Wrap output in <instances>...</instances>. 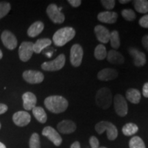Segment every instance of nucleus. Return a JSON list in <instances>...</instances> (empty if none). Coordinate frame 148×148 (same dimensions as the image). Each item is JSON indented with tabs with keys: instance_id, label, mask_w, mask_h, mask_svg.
I'll list each match as a JSON object with an SVG mask.
<instances>
[{
	"instance_id": "nucleus-45",
	"label": "nucleus",
	"mask_w": 148,
	"mask_h": 148,
	"mask_svg": "<svg viewBox=\"0 0 148 148\" xmlns=\"http://www.w3.org/2000/svg\"><path fill=\"white\" fill-rule=\"evenodd\" d=\"M1 123H0V129H1Z\"/></svg>"
},
{
	"instance_id": "nucleus-11",
	"label": "nucleus",
	"mask_w": 148,
	"mask_h": 148,
	"mask_svg": "<svg viewBox=\"0 0 148 148\" xmlns=\"http://www.w3.org/2000/svg\"><path fill=\"white\" fill-rule=\"evenodd\" d=\"M42 134L51 140L56 146H60L62 142V137L54 128L51 126L44 127L42 131Z\"/></svg>"
},
{
	"instance_id": "nucleus-24",
	"label": "nucleus",
	"mask_w": 148,
	"mask_h": 148,
	"mask_svg": "<svg viewBox=\"0 0 148 148\" xmlns=\"http://www.w3.org/2000/svg\"><path fill=\"white\" fill-rule=\"evenodd\" d=\"M32 113L34 117L38 122L41 123H45L47 121V116L45 111L42 107L36 106L32 109Z\"/></svg>"
},
{
	"instance_id": "nucleus-38",
	"label": "nucleus",
	"mask_w": 148,
	"mask_h": 148,
	"mask_svg": "<svg viewBox=\"0 0 148 148\" xmlns=\"http://www.w3.org/2000/svg\"><path fill=\"white\" fill-rule=\"evenodd\" d=\"M143 95L145 97H148V82L145 83L143 85Z\"/></svg>"
},
{
	"instance_id": "nucleus-37",
	"label": "nucleus",
	"mask_w": 148,
	"mask_h": 148,
	"mask_svg": "<svg viewBox=\"0 0 148 148\" xmlns=\"http://www.w3.org/2000/svg\"><path fill=\"white\" fill-rule=\"evenodd\" d=\"M142 44L143 47L148 51V35H145L142 38Z\"/></svg>"
},
{
	"instance_id": "nucleus-42",
	"label": "nucleus",
	"mask_w": 148,
	"mask_h": 148,
	"mask_svg": "<svg viewBox=\"0 0 148 148\" xmlns=\"http://www.w3.org/2000/svg\"><path fill=\"white\" fill-rule=\"evenodd\" d=\"M0 148H6V147H5L4 144L1 143V142H0Z\"/></svg>"
},
{
	"instance_id": "nucleus-5",
	"label": "nucleus",
	"mask_w": 148,
	"mask_h": 148,
	"mask_svg": "<svg viewBox=\"0 0 148 148\" xmlns=\"http://www.w3.org/2000/svg\"><path fill=\"white\" fill-rule=\"evenodd\" d=\"M66 61L65 56L61 53L54 60L45 62L41 64V68L47 71H56L60 70L64 66Z\"/></svg>"
},
{
	"instance_id": "nucleus-34",
	"label": "nucleus",
	"mask_w": 148,
	"mask_h": 148,
	"mask_svg": "<svg viewBox=\"0 0 148 148\" xmlns=\"http://www.w3.org/2000/svg\"><path fill=\"white\" fill-rule=\"evenodd\" d=\"M89 143L91 148H99V140L95 136H90L89 138Z\"/></svg>"
},
{
	"instance_id": "nucleus-18",
	"label": "nucleus",
	"mask_w": 148,
	"mask_h": 148,
	"mask_svg": "<svg viewBox=\"0 0 148 148\" xmlns=\"http://www.w3.org/2000/svg\"><path fill=\"white\" fill-rule=\"evenodd\" d=\"M118 77V72L112 68H106L98 72V79L102 81L113 80Z\"/></svg>"
},
{
	"instance_id": "nucleus-9",
	"label": "nucleus",
	"mask_w": 148,
	"mask_h": 148,
	"mask_svg": "<svg viewBox=\"0 0 148 148\" xmlns=\"http://www.w3.org/2000/svg\"><path fill=\"white\" fill-rule=\"evenodd\" d=\"M114 106L116 114L120 116H125L128 111L127 103L125 98L120 94H117L114 98Z\"/></svg>"
},
{
	"instance_id": "nucleus-22",
	"label": "nucleus",
	"mask_w": 148,
	"mask_h": 148,
	"mask_svg": "<svg viewBox=\"0 0 148 148\" xmlns=\"http://www.w3.org/2000/svg\"><path fill=\"white\" fill-rule=\"evenodd\" d=\"M125 96H126L127 100L134 104L139 103L140 98H141L140 91L136 88H130L127 90Z\"/></svg>"
},
{
	"instance_id": "nucleus-43",
	"label": "nucleus",
	"mask_w": 148,
	"mask_h": 148,
	"mask_svg": "<svg viewBox=\"0 0 148 148\" xmlns=\"http://www.w3.org/2000/svg\"><path fill=\"white\" fill-rule=\"evenodd\" d=\"M2 57H3V53H2V52H1V49H0V59L2 58Z\"/></svg>"
},
{
	"instance_id": "nucleus-44",
	"label": "nucleus",
	"mask_w": 148,
	"mask_h": 148,
	"mask_svg": "<svg viewBox=\"0 0 148 148\" xmlns=\"http://www.w3.org/2000/svg\"><path fill=\"white\" fill-rule=\"evenodd\" d=\"M99 148H107V147H99Z\"/></svg>"
},
{
	"instance_id": "nucleus-1",
	"label": "nucleus",
	"mask_w": 148,
	"mask_h": 148,
	"mask_svg": "<svg viewBox=\"0 0 148 148\" xmlns=\"http://www.w3.org/2000/svg\"><path fill=\"white\" fill-rule=\"evenodd\" d=\"M44 103L48 110L55 114L64 112L69 106L67 100L60 95L49 96L45 99Z\"/></svg>"
},
{
	"instance_id": "nucleus-14",
	"label": "nucleus",
	"mask_w": 148,
	"mask_h": 148,
	"mask_svg": "<svg viewBox=\"0 0 148 148\" xmlns=\"http://www.w3.org/2000/svg\"><path fill=\"white\" fill-rule=\"evenodd\" d=\"M94 32L97 40L102 43H107L110 40V32L106 27L101 25H96L94 29Z\"/></svg>"
},
{
	"instance_id": "nucleus-27",
	"label": "nucleus",
	"mask_w": 148,
	"mask_h": 148,
	"mask_svg": "<svg viewBox=\"0 0 148 148\" xmlns=\"http://www.w3.org/2000/svg\"><path fill=\"white\" fill-rule=\"evenodd\" d=\"M94 56H95V58L99 60H102L106 58L107 56L106 47L101 44L98 45L94 51Z\"/></svg>"
},
{
	"instance_id": "nucleus-13",
	"label": "nucleus",
	"mask_w": 148,
	"mask_h": 148,
	"mask_svg": "<svg viewBox=\"0 0 148 148\" xmlns=\"http://www.w3.org/2000/svg\"><path fill=\"white\" fill-rule=\"evenodd\" d=\"M1 38L3 45L7 49H10V50L15 49L16 45H17V40H16L15 36L12 32L8 30L3 31L1 34Z\"/></svg>"
},
{
	"instance_id": "nucleus-4",
	"label": "nucleus",
	"mask_w": 148,
	"mask_h": 148,
	"mask_svg": "<svg viewBox=\"0 0 148 148\" xmlns=\"http://www.w3.org/2000/svg\"><path fill=\"white\" fill-rule=\"evenodd\" d=\"M95 129L98 134H101L103 132H107V137L108 140H114L118 136V130L115 125L110 122L102 121L95 125Z\"/></svg>"
},
{
	"instance_id": "nucleus-20",
	"label": "nucleus",
	"mask_w": 148,
	"mask_h": 148,
	"mask_svg": "<svg viewBox=\"0 0 148 148\" xmlns=\"http://www.w3.org/2000/svg\"><path fill=\"white\" fill-rule=\"evenodd\" d=\"M44 29V24L42 21H38L34 22V23H32V25L29 26V27L27 29V35L29 37H36L38 36V34H40V33L42 32Z\"/></svg>"
},
{
	"instance_id": "nucleus-33",
	"label": "nucleus",
	"mask_w": 148,
	"mask_h": 148,
	"mask_svg": "<svg viewBox=\"0 0 148 148\" xmlns=\"http://www.w3.org/2000/svg\"><path fill=\"white\" fill-rule=\"evenodd\" d=\"M101 3L106 8L107 10H112L115 5V1L114 0H101Z\"/></svg>"
},
{
	"instance_id": "nucleus-39",
	"label": "nucleus",
	"mask_w": 148,
	"mask_h": 148,
	"mask_svg": "<svg viewBox=\"0 0 148 148\" xmlns=\"http://www.w3.org/2000/svg\"><path fill=\"white\" fill-rule=\"evenodd\" d=\"M8 110V106L4 103H0V114L5 113Z\"/></svg>"
},
{
	"instance_id": "nucleus-3",
	"label": "nucleus",
	"mask_w": 148,
	"mask_h": 148,
	"mask_svg": "<svg viewBox=\"0 0 148 148\" xmlns=\"http://www.w3.org/2000/svg\"><path fill=\"white\" fill-rule=\"evenodd\" d=\"M112 92L108 88H101L97 90L95 96V102L102 109H108L112 103Z\"/></svg>"
},
{
	"instance_id": "nucleus-2",
	"label": "nucleus",
	"mask_w": 148,
	"mask_h": 148,
	"mask_svg": "<svg viewBox=\"0 0 148 148\" xmlns=\"http://www.w3.org/2000/svg\"><path fill=\"white\" fill-rule=\"evenodd\" d=\"M75 35V29L71 27H64L59 29L53 36V42L57 47H62L73 39Z\"/></svg>"
},
{
	"instance_id": "nucleus-25",
	"label": "nucleus",
	"mask_w": 148,
	"mask_h": 148,
	"mask_svg": "<svg viewBox=\"0 0 148 148\" xmlns=\"http://www.w3.org/2000/svg\"><path fill=\"white\" fill-rule=\"evenodd\" d=\"M135 10L139 13H147L148 1L147 0H135L133 1Z\"/></svg>"
},
{
	"instance_id": "nucleus-16",
	"label": "nucleus",
	"mask_w": 148,
	"mask_h": 148,
	"mask_svg": "<svg viewBox=\"0 0 148 148\" xmlns=\"http://www.w3.org/2000/svg\"><path fill=\"white\" fill-rule=\"evenodd\" d=\"M23 103V106L25 110H32V109L36 107L37 99L36 95L31 92H26L22 96Z\"/></svg>"
},
{
	"instance_id": "nucleus-8",
	"label": "nucleus",
	"mask_w": 148,
	"mask_h": 148,
	"mask_svg": "<svg viewBox=\"0 0 148 148\" xmlns=\"http://www.w3.org/2000/svg\"><path fill=\"white\" fill-rule=\"evenodd\" d=\"M34 43L32 42H23L18 48V56L20 60L23 62H27L31 58L34 53L33 50Z\"/></svg>"
},
{
	"instance_id": "nucleus-36",
	"label": "nucleus",
	"mask_w": 148,
	"mask_h": 148,
	"mask_svg": "<svg viewBox=\"0 0 148 148\" xmlns=\"http://www.w3.org/2000/svg\"><path fill=\"white\" fill-rule=\"evenodd\" d=\"M68 2L73 8H77V7H79L81 5L82 1L81 0H68Z\"/></svg>"
},
{
	"instance_id": "nucleus-29",
	"label": "nucleus",
	"mask_w": 148,
	"mask_h": 148,
	"mask_svg": "<svg viewBox=\"0 0 148 148\" xmlns=\"http://www.w3.org/2000/svg\"><path fill=\"white\" fill-rule=\"evenodd\" d=\"M109 41H110L111 47H113L114 49H118L119 47L120 38L119 32L117 31L114 30L110 33V40Z\"/></svg>"
},
{
	"instance_id": "nucleus-41",
	"label": "nucleus",
	"mask_w": 148,
	"mask_h": 148,
	"mask_svg": "<svg viewBox=\"0 0 148 148\" xmlns=\"http://www.w3.org/2000/svg\"><path fill=\"white\" fill-rule=\"evenodd\" d=\"M130 1H129V0H120L119 3H129Z\"/></svg>"
},
{
	"instance_id": "nucleus-32",
	"label": "nucleus",
	"mask_w": 148,
	"mask_h": 148,
	"mask_svg": "<svg viewBox=\"0 0 148 148\" xmlns=\"http://www.w3.org/2000/svg\"><path fill=\"white\" fill-rule=\"evenodd\" d=\"M11 9L10 4L8 2H0V18L7 15Z\"/></svg>"
},
{
	"instance_id": "nucleus-10",
	"label": "nucleus",
	"mask_w": 148,
	"mask_h": 148,
	"mask_svg": "<svg viewBox=\"0 0 148 148\" xmlns=\"http://www.w3.org/2000/svg\"><path fill=\"white\" fill-rule=\"evenodd\" d=\"M23 77L29 84H39L44 79V75L42 72L34 70H27L23 73Z\"/></svg>"
},
{
	"instance_id": "nucleus-35",
	"label": "nucleus",
	"mask_w": 148,
	"mask_h": 148,
	"mask_svg": "<svg viewBox=\"0 0 148 148\" xmlns=\"http://www.w3.org/2000/svg\"><path fill=\"white\" fill-rule=\"evenodd\" d=\"M138 23L142 27L148 28V14H145L139 19Z\"/></svg>"
},
{
	"instance_id": "nucleus-12",
	"label": "nucleus",
	"mask_w": 148,
	"mask_h": 148,
	"mask_svg": "<svg viewBox=\"0 0 148 148\" xmlns=\"http://www.w3.org/2000/svg\"><path fill=\"white\" fill-rule=\"evenodd\" d=\"M12 120L16 125L23 127L29 124L31 121V116L26 111H18L13 114Z\"/></svg>"
},
{
	"instance_id": "nucleus-7",
	"label": "nucleus",
	"mask_w": 148,
	"mask_h": 148,
	"mask_svg": "<svg viewBox=\"0 0 148 148\" xmlns=\"http://www.w3.org/2000/svg\"><path fill=\"white\" fill-rule=\"evenodd\" d=\"M60 9L54 3L49 5L47 8V15L54 23H62L65 19V16L60 12Z\"/></svg>"
},
{
	"instance_id": "nucleus-30",
	"label": "nucleus",
	"mask_w": 148,
	"mask_h": 148,
	"mask_svg": "<svg viewBox=\"0 0 148 148\" xmlns=\"http://www.w3.org/2000/svg\"><path fill=\"white\" fill-rule=\"evenodd\" d=\"M29 148H40V142L39 135L37 133H33L29 138Z\"/></svg>"
},
{
	"instance_id": "nucleus-31",
	"label": "nucleus",
	"mask_w": 148,
	"mask_h": 148,
	"mask_svg": "<svg viewBox=\"0 0 148 148\" xmlns=\"http://www.w3.org/2000/svg\"><path fill=\"white\" fill-rule=\"evenodd\" d=\"M121 15L126 21H132L136 18V14L131 9H124L121 11Z\"/></svg>"
},
{
	"instance_id": "nucleus-6",
	"label": "nucleus",
	"mask_w": 148,
	"mask_h": 148,
	"mask_svg": "<svg viewBox=\"0 0 148 148\" xmlns=\"http://www.w3.org/2000/svg\"><path fill=\"white\" fill-rule=\"evenodd\" d=\"M83 49L79 44H75L72 46L70 51V62L72 66L77 67L82 63L83 58Z\"/></svg>"
},
{
	"instance_id": "nucleus-40",
	"label": "nucleus",
	"mask_w": 148,
	"mask_h": 148,
	"mask_svg": "<svg viewBox=\"0 0 148 148\" xmlns=\"http://www.w3.org/2000/svg\"><path fill=\"white\" fill-rule=\"evenodd\" d=\"M70 148H81L80 147V143L78 141H75L74 143L71 145Z\"/></svg>"
},
{
	"instance_id": "nucleus-28",
	"label": "nucleus",
	"mask_w": 148,
	"mask_h": 148,
	"mask_svg": "<svg viewBox=\"0 0 148 148\" xmlns=\"http://www.w3.org/2000/svg\"><path fill=\"white\" fill-rule=\"evenodd\" d=\"M130 148H146L143 140L139 136H135L131 138L129 142Z\"/></svg>"
},
{
	"instance_id": "nucleus-15",
	"label": "nucleus",
	"mask_w": 148,
	"mask_h": 148,
	"mask_svg": "<svg viewBox=\"0 0 148 148\" xmlns=\"http://www.w3.org/2000/svg\"><path fill=\"white\" fill-rule=\"evenodd\" d=\"M57 129L62 134H71L75 131L76 125L71 120H63L57 125Z\"/></svg>"
},
{
	"instance_id": "nucleus-26",
	"label": "nucleus",
	"mask_w": 148,
	"mask_h": 148,
	"mask_svg": "<svg viewBox=\"0 0 148 148\" xmlns=\"http://www.w3.org/2000/svg\"><path fill=\"white\" fill-rule=\"evenodd\" d=\"M138 127L135 123H126L122 127V132L125 136H132L138 132Z\"/></svg>"
},
{
	"instance_id": "nucleus-17",
	"label": "nucleus",
	"mask_w": 148,
	"mask_h": 148,
	"mask_svg": "<svg viewBox=\"0 0 148 148\" xmlns=\"http://www.w3.org/2000/svg\"><path fill=\"white\" fill-rule=\"evenodd\" d=\"M129 52L134 59V64L135 66L140 67V66L145 65L146 63V56L145 53L138 51L135 48H130Z\"/></svg>"
},
{
	"instance_id": "nucleus-19",
	"label": "nucleus",
	"mask_w": 148,
	"mask_h": 148,
	"mask_svg": "<svg viewBox=\"0 0 148 148\" xmlns=\"http://www.w3.org/2000/svg\"><path fill=\"white\" fill-rule=\"evenodd\" d=\"M117 13L114 12H110V11L99 12L97 15V19L101 23H114L117 20Z\"/></svg>"
},
{
	"instance_id": "nucleus-21",
	"label": "nucleus",
	"mask_w": 148,
	"mask_h": 148,
	"mask_svg": "<svg viewBox=\"0 0 148 148\" xmlns=\"http://www.w3.org/2000/svg\"><path fill=\"white\" fill-rule=\"evenodd\" d=\"M107 60L112 64H123L124 62V57L121 53L115 50H110L107 53Z\"/></svg>"
},
{
	"instance_id": "nucleus-23",
	"label": "nucleus",
	"mask_w": 148,
	"mask_h": 148,
	"mask_svg": "<svg viewBox=\"0 0 148 148\" xmlns=\"http://www.w3.org/2000/svg\"><path fill=\"white\" fill-rule=\"evenodd\" d=\"M51 44V40L49 38H40L36 40V42L34 43L33 46V50L36 53H40L41 51L45 47H48Z\"/></svg>"
}]
</instances>
